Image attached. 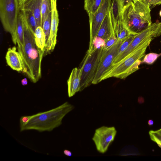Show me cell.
Instances as JSON below:
<instances>
[{
    "label": "cell",
    "instance_id": "27",
    "mask_svg": "<svg viewBox=\"0 0 161 161\" xmlns=\"http://www.w3.org/2000/svg\"><path fill=\"white\" fill-rule=\"evenodd\" d=\"M149 134L151 139L157 142H161V128L155 130H150Z\"/></svg>",
    "mask_w": 161,
    "mask_h": 161
},
{
    "label": "cell",
    "instance_id": "9",
    "mask_svg": "<svg viewBox=\"0 0 161 161\" xmlns=\"http://www.w3.org/2000/svg\"><path fill=\"white\" fill-rule=\"evenodd\" d=\"M117 132L113 126H102L96 130L92 140L98 152L104 153L107 151L114 140Z\"/></svg>",
    "mask_w": 161,
    "mask_h": 161
},
{
    "label": "cell",
    "instance_id": "2",
    "mask_svg": "<svg viewBox=\"0 0 161 161\" xmlns=\"http://www.w3.org/2000/svg\"><path fill=\"white\" fill-rule=\"evenodd\" d=\"M74 108L66 102L49 110L29 115L28 122L20 128V131L31 130L40 132L51 131L62 124L63 118Z\"/></svg>",
    "mask_w": 161,
    "mask_h": 161
},
{
    "label": "cell",
    "instance_id": "28",
    "mask_svg": "<svg viewBox=\"0 0 161 161\" xmlns=\"http://www.w3.org/2000/svg\"><path fill=\"white\" fill-rule=\"evenodd\" d=\"M148 5L150 9L161 4V0H140Z\"/></svg>",
    "mask_w": 161,
    "mask_h": 161
},
{
    "label": "cell",
    "instance_id": "34",
    "mask_svg": "<svg viewBox=\"0 0 161 161\" xmlns=\"http://www.w3.org/2000/svg\"><path fill=\"white\" fill-rule=\"evenodd\" d=\"M156 143L158 144L159 147H161V142H157Z\"/></svg>",
    "mask_w": 161,
    "mask_h": 161
},
{
    "label": "cell",
    "instance_id": "25",
    "mask_svg": "<svg viewBox=\"0 0 161 161\" xmlns=\"http://www.w3.org/2000/svg\"><path fill=\"white\" fill-rule=\"evenodd\" d=\"M161 55V53L158 54L155 53H150L145 55L143 59L142 60L141 64L145 63L147 64H153Z\"/></svg>",
    "mask_w": 161,
    "mask_h": 161
},
{
    "label": "cell",
    "instance_id": "31",
    "mask_svg": "<svg viewBox=\"0 0 161 161\" xmlns=\"http://www.w3.org/2000/svg\"><path fill=\"white\" fill-rule=\"evenodd\" d=\"M138 102L139 104L143 103L144 102V98L142 97H139L138 99Z\"/></svg>",
    "mask_w": 161,
    "mask_h": 161
},
{
    "label": "cell",
    "instance_id": "18",
    "mask_svg": "<svg viewBox=\"0 0 161 161\" xmlns=\"http://www.w3.org/2000/svg\"><path fill=\"white\" fill-rule=\"evenodd\" d=\"M113 27L115 35L119 40H124L131 34L122 22L116 23Z\"/></svg>",
    "mask_w": 161,
    "mask_h": 161
},
{
    "label": "cell",
    "instance_id": "26",
    "mask_svg": "<svg viewBox=\"0 0 161 161\" xmlns=\"http://www.w3.org/2000/svg\"><path fill=\"white\" fill-rule=\"evenodd\" d=\"M119 39L115 34H113L109 36L105 41L104 46L103 49H107L114 45Z\"/></svg>",
    "mask_w": 161,
    "mask_h": 161
},
{
    "label": "cell",
    "instance_id": "7",
    "mask_svg": "<svg viewBox=\"0 0 161 161\" xmlns=\"http://www.w3.org/2000/svg\"><path fill=\"white\" fill-rule=\"evenodd\" d=\"M161 35V22L152 23L148 27L134 36V37L127 48L120 55L115 58L112 64H117L136 49L142 42L150 38H155Z\"/></svg>",
    "mask_w": 161,
    "mask_h": 161
},
{
    "label": "cell",
    "instance_id": "24",
    "mask_svg": "<svg viewBox=\"0 0 161 161\" xmlns=\"http://www.w3.org/2000/svg\"><path fill=\"white\" fill-rule=\"evenodd\" d=\"M134 36L130 34L129 36L123 40L118 49L116 57L120 55L128 47L134 37Z\"/></svg>",
    "mask_w": 161,
    "mask_h": 161
},
{
    "label": "cell",
    "instance_id": "6",
    "mask_svg": "<svg viewBox=\"0 0 161 161\" xmlns=\"http://www.w3.org/2000/svg\"><path fill=\"white\" fill-rule=\"evenodd\" d=\"M20 9L19 0H0V18L5 31L10 33L13 42Z\"/></svg>",
    "mask_w": 161,
    "mask_h": 161
},
{
    "label": "cell",
    "instance_id": "8",
    "mask_svg": "<svg viewBox=\"0 0 161 161\" xmlns=\"http://www.w3.org/2000/svg\"><path fill=\"white\" fill-rule=\"evenodd\" d=\"M123 41L119 39L117 42L110 48L106 50L103 49L92 84H96L100 82L102 76L111 66L114 60L116 57L119 47Z\"/></svg>",
    "mask_w": 161,
    "mask_h": 161
},
{
    "label": "cell",
    "instance_id": "19",
    "mask_svg": "<svg viewBox=\"0 0 161 161\" xmlns=\"http://www.w3.org/2000/svg\"><path fill=\"white\" fill-rule=\"evenodd\" d=\"M35 42L36 46L42 51L45 50L46 36L43 28L38 26L34 32Z\"/></svg>",
    "mask_w": 161,
    "mask_h": 161
},
{
    "label": "cell",
    "instance_id": "15",
    "mask_svg": "<svg viewBox=\"0 0 161 161\" xmlns=\"http://www.w3.org/2000/svg\"><path fill=\"white\" fill-rule=\"evenodd\" d=\"M5 58L7 64L13 69L22 71L23 67L21 58L15 47L8 48Z\"/></svg>",
    "mask_w": 161,
    "mask_h": 161
},
{
    "label": "cell",
    "instance_id": "12",
    "mask_svg": "<svg viewBox=\"0 0 161 161\" xmlns=\"http://www.w3.org/2000/svg\"><path fill=\"white\" fill-rule=\"evenodd\" d=\"M19 3L20 10L32 12L36 19L38 27H41L42 0H19Z\"/></svg>",
    "mask_w": 161,
    "mask_h": 161
},
{
    "label": "cell",
    "instance_id": "4",
    "mask_svg": "<svg viewBox=\"0 0 161 161\" xmlns=\"http://www.w3.org/2000/svg\"><path fill=\"white\" fill-rule=\"evenodd\" d=\"M154 39L150 38L144 41L122 61L112 64L102 76L100 82L113 77L125 79L139 69L147 48Z\"/></svg>",
    "mask_w": 161,
    "mask_h": 161
},
{
    "label": "cell",
    "instance_id": "10",
    "mask_svg": "<svg viewBox=\"0 0 161 161\" xmlns=\"http://www.w3.org/2000/svg\"><path fill=\"white\" fill-rule=\"evenodd\" d=\"M111 2V0H103L98 9L89 17L90 28L89 47L92 46L101 24L110 10Z\"/></svg>",
    "mask_w": 161,
    "mask_h": 161
},
{
    "label": "cell",
    "instance_id": "32",
    "mask_svg": "<svg viewBox=\"0 0 161 161\" xmlns=\"http://www.w3.org/2000/svg\"><path fill=\"white\" fill-rule=\"evenodd\" d=\"M27 79L26 78L23 79L21 80V83L23 86H25L27 85Z\"/></svg>",
    "mask_w": 161,
    "mask_h": 161
},
{
    "label": "cell",
    "instance_id": "17",
    "mask_svg": "<svg viewBox=\"0 0 161 161\" xmlns=\"http://www.w3.org/2000/svg\"><path fill=\"white\" fill-rule=\"evenodd\" d=\"M122 10L119 0H111L110 11L113 26L117 22H122Z\"/></svg>",
    "mask_w": 161,
    "mask_h": 161
},
{
    "label": "cell",
    "instance_id": "29",
    "mask_svg": "<svg viewBox=\"0 0 161 161\" xmlns=\"http://www.w3.org/2000/svg\"><path fill=\"white\" fill-rule=\"evenodd\" d=\"M133 0H119L122 10L125 6L132 2Z\"/></svg>",
    "mask_w": 161,
    "mask_h": 161
},
{
    "label": "cell",
    "instance_id": "30",
    "mask_svg": "<svg viewBox=\"0 0 161 161\" xmlns=\"http://www.w3.org/2000/svg\"><path fill=\"white\" fill-rule=\"evenodd\" d=\"M63 152L64 154L66 156L71 157L72 156V152L69 150L65 149L64 150Z\"/></svg>",
    "mask_w": 161,
    "mask_h": 161
},
{
    "label": "cell",
    "instance_id": "11",
    "mask_svg": "<svg viewBox=\"0 0 161 161\" xmlns=\"http://www.w3.org/2000/svg\"><path fill=\"white\" fill-rule=\"evenodd\" d=\"M52 3L51 25L49 37L46 44L45 50H53L57 42V33L59 19L57 9V0H51Z\"/></svg>",
    "mask_w": 161,
    "mask_h": 161
},
{
    "label": "cell",
    "instance_id": "1",
    "mask_svg": "<svg viewBox=\"0 0 161 161\" xmlns=\"http://www.w3.org/2000/svg\"><path fill=\"white\" fill-rule=\"evenodd\" d=\"M24 30V46L20 54L22 72L33 83L41 76V62L44 51L38 47L35 42L34 32L29 25L24 14L20 11Z\"/></svg>",
    "mask_w": 161,
    "mask_h": 161
},
{
    "label": "cell",
    "instance_id": "35",
    "mask_svg": "<svg viewBox=\"0 0 161 161\" xmlns=\"http://www.w3.org/2000/svg\"><path fill=\"white\" fill-rule=\"evenodd\" d=\"M159 15L160 17H161V10L159 12Z\"/></svg>",
    "mask_w": 161,
    "mask_h": 161
},
{
    "label": "cell",
    "instance_id": "14",
    "mask_svg": "<svg viewBox=\"0 0 161 161\" xmlns=\"http://www.w3.org/2000/svg\"><path fill=\"white\" fill-rule=\"evenodd\" d=\"M113 34L115 35L110 9L101 25L96 37L105 41Z\"/></svg>",
    "mask_w": 161,
    "mask_h": 161
},
{
    "label": "cell",
    "instance_id": "33",
    "mask_svg": "<svg viewBox=\"0 0 161 161\" xmlns=\"http://www.w3.org/2000/svg\"><path fill=\"white\" fill-rule=\"evenodd\" d=\"M148 124L149 126L153 125V124L154 122L153 120L150 119L148 121Z\"/></svg>",
    "mask_w": 161,
    "mask_h": 161
},
{
    "label": "cell",
    "instance_id": "22",
    "mask_svg": "<svg viewBox=\"0 0 161 161\" xmlns=\"http://www.w3.org/2000/svg\"><path fill=\"white\" fill-rule=\"evenodd\" d=\"M20 11L24 14L29 25L35 32L38 26L36 19L33 12L30 11Z\"/></svg>",
    "mask_w": 161,
    "mask_h": 161
},
{
    "label": "cell",
    "instance_id": "13",
    "mask_svg": "<svg viewBox=\"0 0 161 161\" xmlns=\"http://www.w3.org/2000/svg\"><path fill=\"white\" fill-rule=\"evenodd\" d=\"M81 71L75 67L72 69L67 80L68 95L73 96L77 92L80 91Z\"/></svg>",
    "mask_w": 161,
    "mask_h": 161
},
{
    "label": "cell",
    "instance_id": "20",
    "mask_svg": "<svg viewBox=\"0 0 161 161\" xmlns=\"http://www.w3.org/2000/svg\"><path fill=\"white\" fill-rule=\"evenodd\" d=\"M103 0H84V8L89 17L94 14L98 9Z\"/></svg>",
    "mask_w": 161,
    "mask_h": 161
},
{
    "label": "cell",
    "instance_id": "23",
    "mask_svg": "<svg viewBox=\"0 0 161 161\" xmlns=\"http://www.w3.org/2000/svg\"><path fill=\"white\" fill-rule=\"evenodd\" d=\"M51 12L47 16L43 24L42 28L46 36V44L48 40L51 28Z\"/></svg>",
    "mask_w": 161,
    "mask_h": 161
},
{
    "label": "cell",
    "instance_id": "5",
    "mask_svg": "<svg viewBox=\"0 0 161 161\" xmlns=\"http://www.w3.org/2000/svg\"><path fill=\"white\" fill-rule=\"evenodd\" d=\"M103 49L89 48L80 68L81 71L80 91L92 84L101 57Z\"/></svg>",
    "mask_w": 161,
    "mask_h": 161
},
{
    "label": "cell",
    "instance_id": "16",
    "mask_svg": "<svg viewBox=\"0 0 161 161\" xmlns=\"http://www.w3.org/2000/svg\"><path fill=\"white\" fill-rule=\"evenodd\" d=\"M15 45H18V52L20 54L23 52L24 46V30L21 18L19 14L15 33Z\"/></svg>",
    "mask_w": 161,
    "mask_h": 161
},
{
    "label": "cell",
    "instance_id": "21",
    "mask_svg": "<svg viewBox=\"0 0 161 161\" xmlns=\"http://www.w3.org/2000/svg\"><path fill=\"white\" fill-rule=\"evenodd\" d=\"M52 11L51 0H42L41 7V27L48 14Z\"/></svg>",
    "mask_w": 161,
    "mask_h": 161
},
{
    "label": "cell",
    "instance_id": "3",
    "mask_svg": "<svg viewBox=\"0 0 161 161\" xmlns=\"http://www.w3.org/2000/svg\"><path fill=\"white\" fill-rule=\"evenodd\" d=\"M151 10L140 0H133L123 8L122 21L131 34L135 36L150 25Z\"/></svg>",
    "mask_w": 161,
    "mask_h": 161
}]
</instances>
